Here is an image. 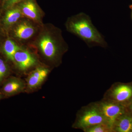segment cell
Masks as SVG:
<instances>
[{"instance_id": "1", "label": "cell", "mask_w": 132, "mask_h": 132, "mask_svg": "<svg viewBox=\"0 0 132 132\" xmlns=\"http://www.w3.org/2000/svg\"><path fill=\"white\" fill-rule=\"evenodd\" d=\"M36 44L45 58L56 64L61 63L62 55L68 48L61 31L53 26L43 29L36 39Z\"/></svg>"}, {"instance_id": "2", "label": "cell", "mask_w": 132, "mask_h": 132, "mask_svg": "<svg viewBox=\"0 0 132 132\" xmlns=\"http://www.w3.org/2000/svg\"><path fill=\"white\" fill-rule=\"evenodd\" d=\"M67 31L84 41L89 47H107L104 37L92 23L90 16L81 13L68 18L65 24Z\"/></svg>"}, {"instance_id": "3", "label": "cell", "mask_w": 132, "mask_h": 132, "mask_svg": "<svg viewBox=\"0 0 132 132\" xmlns=\"http://www.w3.org/2000/svg\"><path fill=\"white\" fill-rule=\"evenodd\" d=\"M102 123L106 122L95 102L82 107L78 111L73 127L84 131L88 128Z\"/></svg>"}, {"instance_id": "4", "label": "cell", "mask_w": 132, "mask_h": 132, "mask_svg": "<svg viewBox=\"0 0 132 132\" xmlns=\"http://www.w3.org/2000/svg\"><path fill=\"white\" fill-rule=\"evenodd\" d=\"M103 99L126 108L132 101V81L114 82L105 92Z\"/></svg>"}, {"instance_id": "5", "label": "cell", "mask_w": 132, "mask_h": 132, "mask_svg": "<svg viewBox=\"0 0 132 132\" xmlns=\"http://www.w3.org/2000/svg\"><path fill=\"white\" fill-rule=\"evenodd\" d=\"M96 102L103 114L106 123L112 127L116 119L127 112L126 107L113 102L102 98Z\"/></svg>"}, {"instance_id": "6", "label": "cell", "mask_w": 132, "mask_h": 132, "mask_svg": "<svg viewBox=\"0 0 132 132\" xmlns=\"http://www.w3.org/2000/svg\"><path fill=\"white\" fill-rule=\"evenodd\" d=\"M19 6L22 14L29 19L36 21H40V11L35 0H23Z\"/></svg>"}, {"instance_id": "7", "label": "cell", "mask_w": 132, "mask_h": 132, "mask_svg": "<svg viewBox=\"0 0 132 132\" xmlns=\"http://www.w3.org/2000/svg\"><path fill=\"white\" fill-rule=\"evenodd\" d=\"M14 62L20 69L24 71L34 66L36 64V60L28 51L21 49L15 54Z\"/></svg>"}, {"instance_id": "8", "label": "cell", "mask_w": 132, "mask_h": 132, "mask_svg": "<svg viewBox=\"0 0 132 132\" xmlns=\"http://www.w3.org/2000/svg\"><path fill=\"white\" fill-rule=\"evenodd\" d=\"M35 32V27L31 22L23 21L16 25L14 31V34L15 38L26 40L31 38Z\"/></svg>"}, {"instance_id": "9", "label": "cell", "mask_w": 132, "mask_h": 132, "mask_svg": "<svg viewBox=\"0 0 132 132\" xmlns=\"http://www.w3.org/2000/svg\"><path fill=\"white\" fill-rule=\"evenodd\" d=\"M112 128L113 132H132V115L127 111L116 119Z\"/></svg>"}, {"instance_id": "10", "label": "cell", "mask_w": 132, "mask_h": 132, "mask_svg": "<svg viewBox=\"0 0 132 132\" xmlns=\"http://www.w3.org/2000/svg\"><path fill=\"white\" fill-rule=\"evenodd\" d=\"M24 87V84L22 81L16 78H12L4 83L2 90L5 95L10 96L21 92Z\"/></svg>"}, {"instance_id": "11", "label": "cell", "mask_w": 132, "mask_h": 132, "mask_svg": "<svg viewBox=\"0 0 132 132\" xmlns=\"http://www.w3.org/2000/svg\"><path fill=\"white\" fill-rule=\"evenodd\" d=\"M22 14L19 6L12 8L6 12L3 19V22L5 26H12L18 22Z\"/></svg>"}, {"instance_id": "12", "label": "cell", "mask_w": 132, "mask_h": 132, "mask_svg": "<svg viewBox=\"0 0 132 132\" xmlns=\"http://www.w3.org/2000/svg\"><path fill=\"white\" fill-rule=\"evenodd\" d=\"M3 51L8 59L14 62V56L17 51L21 49L19 46L12 40L8 39L5 41L3 46Z\"/></svg>"}, {"instance_id": "13", "label": "cell", "mask_w": 132, "mask_h": 132, "mask_svg": "<svg viewBox=\"0 0 132 132\" xmlns=\"http://www.w3.org/2000/svg\"><path fill=\"white\" fill-rule=\"evenodd\" d=\"M85 132H113L112 128L106 123H102L88 128Z\"/></svg>"}, {"instance_id": "14", "label": "cell", "mask_w": 132, "mask_h": 132, "mask_svg": "<svg viewBox=\"0 0 132 132\" xmlns=\"http://www.w3.org/2000/svg\"><path fill=\"white\" fill-rule=\"evenodd\" d=\"M43 81L42 79L31 74L28 80V85L29 87L35 88L39 86Z\"/></svg>"}, {"instance_id": "15", "label": "cell", "mask_w": 132, "mask_h": 132, "mask_svg": "<svg viewBox=\"0 0 132 132\" xmlns=\"http://www.w3.org/2000/svg\"><path fill=\"white\" fill-rule=\"evenodd\" d=\"M48 71L45 68H38L32 72L31 75L44 80L48 74Z\"/></svg>"}, {"instance_id": "16", "label": "cell", "mask_w": 132, "mask_h": 132, "mask_svg": "<svg viewBox=\"0 0 132 132\" xmlns=\"http://www.w3.org/2000/svg\"><path fill=\"white\" fill-rule=\"evenodd\" d=\"M8 68L7 65L2 59H0V82L7 75Z\"/></svg>"}, {"instance_id": "17", "label": "cell", "mask_w": 132, "mask_h": 132, "mask_svg": "<svg viewBox=\"0 0 132 132\" xmlns=\"http://www.w3.org/2000/svg\"><path fill=\"white\" fill-rule=\"evenodd\" d=\"M23 0H7L6 4V7H11L14 5L21 2Z\"/></svg>"}, {"instance_id": "18", "label": "cell", "mask_w": 132, "mask_h": 132, "mask_svg": "<svg viewBox=\"0 0 132 132\" xmlns=\"http://www.w3.org/2000/svg\"><path fill=\"white\" fill-rule=\"evenodd\" d=\"M127 111L132 115V101L126 107Z\"/></svg>"}, {"instance_id": "19", "label": "cell", "mask_w": 132, "mask_h": 132, "mask_svg": "<svg viewBox=\"0 0 132 132\" xmlns=\"http://www.w3.org/2000/svg\"><path fill=\"white\" fill-rule=\"evenodd\" d=\"M129 8L131 9V19L132 20V5H130L129 6Z\"/></svg>"}, {"instance_id": "20", "label": "cell", "mask_w": 132, "mask_h": 132, "mask_svg": "<svg viewBox=\"0 0 132 132\" xmlns=\"http://www.w3.org/2000/svg\"><path fill=\"white\" fill-rule=\"evenodd\" d=\"M2 98V95L0 94V100Z\"/></svg>"}, {"instance_id": "21", "label": "cell", "mask_w": 132, "mask_h": 132, "mask_svg": "<svg viewBox=\"0 0 132 132\" xmlns=\"http://www.w3.org/2000/svg\"></svg>"}]
</instances>
